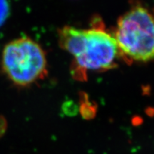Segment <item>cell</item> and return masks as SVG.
Masks as SVG:
<instances>
[{"instance_id": "1", "label": "cell", "mask_w": 154, "mask_h": 154, "mask_svg": "<svg viewBox=\"0 0 154 154\" xmlns=\"http://www.w3.org/2000/svg\"><path fill=\"white\" fill-rule=\"evenodd\" d=\"M59 40L82 69L103 70L114 66L119 49L113 36L104 30L66 26L59 31Z\"/></svg>"}, {"instance_id": "2", "label": "cell", "mask_w": 154, "mask_h": 154, "mask_svg": "<svg viewBox=\"0 0 154 154\" xmlns=\"http://www.w3.org/2000/svg\"><path fill=\"white\" fill-rule=\"evenodd\" d=\"M119 49L137 61L154 59V16L143 6H134L119 19L113 36Z\"/></svg>"}, {"instance_id": "3", "label": "cell", "mask_w": 154, "mask_h": 154, "mask_svg": "<svg viewBox=\"0 0 154 154\" xmlns=\"http://www.w3.org/2000/svg\"><path fill=\"white\" fill-rule=\"evenodd\" d=\"M2 64L11 82L24 86L46 74L47 58L39 44L29 38H20L4 48Z\"/></svg>"}, {"instance_id": "4", "label": "cell", "mask_w": 154, "mask_h": 154, "mask_svg": "<svg viewBox=\"0 0 154 154\" xmlns=\"http://www.w3.org/2000/svg\"><path fill=\"white\" fill-rule=\"evenodd\" d=\"M8 14V4L7 0H0V25L4 22Z\"/></svg>"}]
</instances>
